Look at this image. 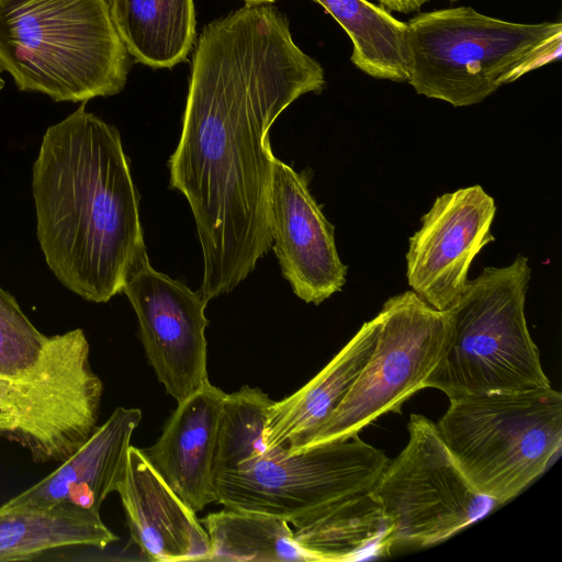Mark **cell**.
I'll return each mask as SVG.
<instances>
[{"label": "cell", "instance_id": "cell-26", "mask_svg": "<svg viewBox=\"0 0 562 562\" xmlns=\"http://www.w3.org/2000/svg\"><path fill=\"white\" fill-rule=\"evenodd\" d=\"M1 74H2V70L0 69V91H1V90L3 89V87H4V80H3L2 76H1Z\"/></svg>", "mask_w": 562, "mask_h": 562}, {"label": "cell", "instance_id": "cell-25", "mask_svg": "<svg viewBox=\"0 0 562 562\" xmlns=\"http://www.w3.org/2000/svg\"><path fill=\"white\" fill-rule=\"evenodd\" d=\"M276 0H245V2H267V3H272L274 2Z\"/></svg>", "mask_w": 562, "mask_h": 562}, {"label": "cell", "instance_id": "cell-19", "mask_svg": "<svg viewBox=\"0 0 562 562\" xmlns=\"http://www.w3.org/2000/svg\"><path fill=\"white\" fill-rule=\"evenodd\" d=\"M130 56L153 68L186 61L196 37L193 0H108Z\"/></svg>", "mask_w": 562, "mask_h": 562}, {"label": "cell", "instance_id": "cell-24", "mask_svg": "<svg viewBox=\"0 0 562 562\" xmlns=\"http://www.w3.org/2000/svg\"><path fill=\"white\" fill-rule=\"evenodd\" d=\"M381 7L387 11L409 14L417 12L429 0H378Z\"/></svg>", "mask_w": 562, "mask_h": 562}, {"label": "cell", "instance_id": "cell-12", "mask_svg": "<svg viewBox=\"0 0 562 562\" xmlns=\"http://www.w3.org/2000/svg\"><path fill=\"white\" fill-rule=\"evenodd\" d=\"M495 213L494 198L480 184L436 198L409 237L406 277L412 291L437 311L451 310L464 292L471 262L495 240Z\"/></svg>", "mask_w": 562, "mask_h": 562}, {"label": "cell", "instance_id": "cell-2", "mask_svg": "<svg viewBox=\"0 0 562 562\" xmlns=\"http://www.w3.org/2000/svg\"><path fill=\"white\" fill-rule=\"evenodd\" d=\"M86 103L46 130L32 193L48 268L75 294L105 303L122 292L146 247L120 133Z\"/></svg>", "mask_w": 562, "mask_h": 562}, {"label": "cell", "instance_id": "cell-9", "mask_svg": "<svg viewBox=\"0 0 562 562\" xmlns=\"http://www.w3.org/2000/svg\"><path fill=\"white\" fill-rule=\"evenodd\" d=\"M373 351L334 413L288 453L345 440L403 404L425 382L441 358L449 331L448 311H437L414 291L390 297L376 315Z\"/></svg>", "mask_w": 562, "mask_h": 562}, {"label": "cell", "instance_id": "cell-13", "mask_svg": "<svg viewBox=\"0 0 562 562\" xmlns=\"http://www.w3.org/2000/svg\"><path fill=\"white\" fill-rule=\"evenodd\" d=\"M308 171L272 161L269 228L281 272L301 300L315 305L341 291L347 266L339 258L334 226L308 189Z\"/></svg>", "mask_w": 562, "mask_h": 562}, {"label": "cell", "instance_id": "cell-17", "mask_svg": "<svg viewBox=\"0 0 562 562\" xmlns=\"http://www.w3.org/2000/svg\"><path fill=\"white\" fill-rule=\"evenodd\" d=\"M378 335L376 316L366 322L305 385L270 406L267 449H291L311 436L338 407L368 362Z\"/></svg>", "mask_w": 562, "mask_h": 562}, {"label": "cell", "instance_id": "cell-11", "mask_svg": "<svg viewBox=\"0 0 562 562\" xmlns=\"http://www.w3.org/2000/svg\"><path fill=\"white\" fill-rule=\"evenodd\" d=\"M122 292L139 324L148 363L180 403L207 382L206 302L183 282L155 270L147 252L131 266Z\"/></svg>", "mask_w": 562, "mask_h": 562}, {"label": "cell", "instance_id": "cell-8", "mask_svg": "<svg viewBox=\"0 0 562 562\" xmlns=\"http://www.w3.org/2000/svg\"><path fill=\"white\" fill-rule=\"evenodd\" d=\"M389 460L359 435L293 453L268 449L216 476L215 503L276 515L299 529L333 505L370 492Z\"/></svg>", "mask_w": 562, "mask_h": 562}, {"label": "cell", "instance_id": "cell-27", "mask_svg": "<svg viewBox=\"0 0 562 562\" xmlns=\"http://www.w3.org/2000/svg\"><path fill=\"white\" fill-rule=\"evenodd\" d=\"M450 2H457L458 0H449Z\"/></svg>", "mask_w": 562, "mask_h": 562}, {"label": "cell", "instance_id": "cell-4", "mask_svg": "<svg viewBox=\"0 0 562 562\" xmlns=\"http://www.w3.org/2000/svg\"><path fill=\"white\" fill-rule=\"evenodd\" d=\"M130 54L105 0H0V69L56 102L121 92Z\"/></svg>", "mask_w": 562, "mask_h": 562}, {"label": "cell", "instance_id": "cell-21", "mask_svg": "<svg viewBox=\"0 0 562 562\" xmlns=\"http://www.w3.org/2000/svg\"><path fill=\"white\" fill-rule=\"evenodd\" d=\"M344 29L352 43L350 61L364 74L394 82L409 76L407 25L368 0H313Z\"/></svg>", "mask_w": 562, "mask_h": 562}, {"label": "cell", "instance_id": "cell-3", "mask_svg": "<svg viewBox=\"0 0 562 562\" xmlns=\"http://www.w3.org/2000/svg\"><path fill=\"white\" fill-rule=\"evenodd\" d=\"M102 394L85 331L43 334L0 286V439L63 462L98 427Z\"/></svg>", "mask_w": 562, "mask_h": 562}, {"label": "cell", "instance_id": "cell-16", "mask_svg": "<svg viewBox=\"0 0 562 562\" xmlns=\"http://www.w3.org/2000/svg\"><path fill=\"white\" fill-rule=\"evenodd\" d=\"M225 394L207 382L178 403L161 436L145 452L169 486L194 513L215 503L213 460Z\"/></svg>", "mask_w": 562, "mask_h": 562}, {"label": "cell", "instance_id": "cell-15", "mask_svg": "<svg viewBox=\"0 0 562 562\" xmlns=\"http://www.w3.org/2000/svg\"><path fill=\"white\" fill-rule=\"evenodd\" d=\"M142 419L138 408L117 407L88 440L47 476L7 501V506L48 507L71 503L100 509L116 492L131 438Z\"/></svg>", "mask_w": 562, "mask_h": 562}, {"label": "cell", "instance_id": "cell-10", "mask_svg": "<svg viewBox=\"0 0 562 562\" xmlns=\"http://www.w3.org/2000/svg\"><path fill=\"white\" fill-rule=\"evenodd\" d=\"M407 430L406 446L370 491L392 521L393 547L442 542L499 505L471 485L436 423L412 414Z\"/></svg>", "mask_w": 562, "mask_h": 562}, {"label": "cell", "instance_id": "cell-5", "mask_svg": "<svg viewBox=\"0 0 562 562\" xmlns=\"http://www.w3.org/2000/svg\"><path fill=\"white\" fill-rule=\"evenodd\" d=\"M406 25L407 82L456 108L482 102L562 53L560 21L516 23L457 7L418 13Z\"/></svg>", "mask_w": 562, "mask_h": 562}, {"label": "cell", "instance_id": "cell-18", "mask_svg": "<svg viewBox=\"0 0 562 562\" xmlns=\"http://www.w3.org/2000/svg\"><path fill=\"white\" fill-rule=\"evenodd\" d=\"M117 539L95 508L71 503L0 506V562L34 560L46 551L67 547L103 550Z\"/></svg>", "mask_w": 562, "mask_h": 562}, {"label": "cell", "instance_id": "cell-14", "mask_svg": "<svg viewBox=\"0 0 562 562\" xmlns=\"http://www.w3.org/2000/svg\"><path fill=\"white\" fill-rule=\"evenodd\" d=\"M116 493L131 538L144 558L158 562L209 561L210 540L196 513L136 447L128 448Z\"/></svg>", "mask_w": 562, "mask_h": 562}, {"label": "cell", "instance_id": "cell-7", "mask_svg": "<svg viewBox=\"0 0 562 562\" xmlns=\"http://www.w3.org/2000/svg\"><path fill=\"white\" fill-rule=\"evenodd\" d=\"M437 426L471 485L499 505L540 476L562 446V394L552 386L449 400Z\"/></svg>", "mask_w": 562, "mask_h": 562}, {"label": "cell", "instance_id": "cell-22", "mask_svg": "<svg viewBox=\"0 0 562 562\" xmlns=\"http://www.w3.org/2000/svg\"><path fill=\"white\" fill-rule=\"evenodd\" d=\"M210 540L209 561H316L294 540V530L279 516L225 508L202 518Z\"/></svg>", "mask_w": 562, "mask_h": 562}, {"label": "cell", "instance_id": "cell-6", "mask_svg": "<svg viewBox=\"0 0 562 562\" xmlns=\"http://www.w3.org/2000/svg\"><path fill=\"white\" fill-rule=\"evenodd\" d=\"M531 269L517 255L505 267H486L468 280L449 310L445 351L425 382L449 400L551 386L525 315Z\"/></svg>", "mask_w": 562, "mask_h": 562}, {"label": "cell", "instance_id": "cell-23", "mask_svg": "<svg viewBox=\"0 0 562 562\" xmlns=\"http://www.w3.org/2000/svg\"><path fill=\"white\" fill-rule=\"evenodd\" d=\"M272 404L265 392L248 385L225 394L213 460L214 481L221 473L235 471L267 452L263 431Z\"/></svg>", "mask_w": 562, "mask_h": 562}, {"label": "cell", "instance_id": "cell-1", "mask_svg": "<svg viewBox=\"0 0 562 562\" xmlns=\"http://www.w3.org/2000/svg\"><path fill=\"white\" fill-rule=\"evenodd\" d=\"M326 86L272 3L245 2L206 24L192 58L170 187L188 200L203 255L201 297L234 290L272 247L269 130L301 95Z\"/></svg>", "mask_w": 562, "mask_h": 562}, {"label": "cell", "instance_id": "cell-20", "mask_svg": "<svg viewBox=\"0 0 562 562\" xmlns=\"http://www.w3.org/2000/svg\"><path fill=\"white\" fill-rule=\"evenodd\" d=\"M393 525L379 501L367 492L341 501L294 530L296 543L316 561H355L387 554Z\"/></svg>", "mask_w": 562, "mask_h": 562}]
</instances>
